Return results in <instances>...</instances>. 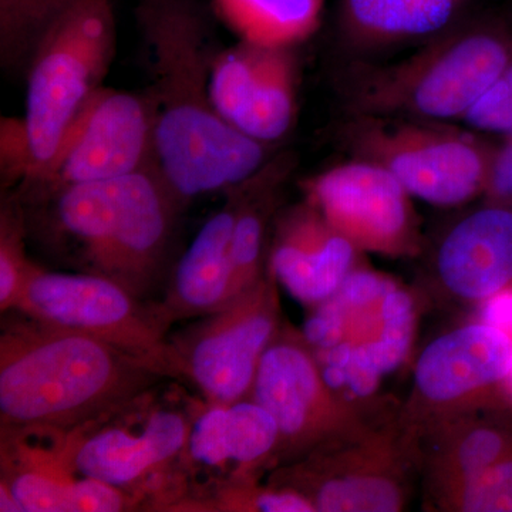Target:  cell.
I'll use <instances>...</instances> for the list:
<instances>
[{"instance_id":"1","label":"cell","mask_w":512,"mask_h":512,"mask_svg":"<svg viewBox=\"0 0 512 512\" xmlns=\"http://www.w3.org/2000/svg\"><path fill=\"white\" fill-rule=\"evenodd\" d=\"M136 16L154 53L156 164L178 200L228 191L258 174L274 147L239 133L215 110L197 0H138Z\"/></svg>"},{"instance_id":"2","label":"cell","mask_w":512,"mask_h":512,"mask_svg":"<svg viewBox=\"0 0 512 512\" xmlns=\"http://www.w3.org/2000/svg\"><path fill=\"white\" fill-rule=\"evenodd\" d=\"M0 333L2 431L72 433L153 392L165 377L110 343L9 311Z\"/></svg>"},{"instance_id":"3","label":"cell","mask_w":512,"mask_h":512,"mask_svg":"<svg viewBox=\"0 0 512 512\" xmlns=\"http://www.w3.org/2000/svg\"><path fill=\"white\" fill-rule=\"evenodd\" d=\"M511 62L512 23L468 15L402 62L356 64L343 97L350 117L463 121Z\"/></svg>"},{"instance_id":"4","label":"cell","mask_w":512,"mask_h":512,"mask_svg":"<svg viewBox=\"0 0 512 512\" xmlns=\"http://www.w3.org/2000/svg\"><path fill=\"white\" fill-rule=\"evenodd\" d=\"M313 309L303 339L330 389L348 404L372 396L409 355L416 302L389 276L355 268Z\"/></svg>"},{"instance_id":"5","label":"cell","mask_w":512,"mask_h":512,"mask_svg":"<svg viewBox=\"0 0 512 512\" xmlns=\"http://www.w3.org/2000/svg\"><path fill=\"white\" fill-rule=\"evenodd\" d=\"M117 49L111 0H73L43 37L28 69L25 121L32 173L55 158L83 107L103 87Z\"/></svg>"},{"instance_id":"6","label":"cell","mask_w":512,"mask_h":512,"mask_svg":"<svg viewBox=\"0 0 512 512\" xmlns=\"http://www.w3.org/2000/svg\"><path fill=\"white\" fill-rule=\"evenodd\" d=\"M343 141L352 157L386 168L413 198L437 207L484 194L497 147L470 128L383 117L352 116Z\"/></svg>"},{"instance_id":"7","label":"cell","mask_w":512,"mask_h":512,"mask_svg":"<svg viewBox=\"0 0 512 512\" xmlns=\"http://www.w3.org/2000/svg\"><path fill=\"white\" fill-rule=\"evenodd\" d=\"M13 311L110 343L174 382H187L183 357L167 339L161 306H146L124 286L89 272L30 269Z\"/></svg>"},{"instance_id":"8","label":"cell","mask_w":512,"mask_h":512,"mask_svg":"<svg viewBox=\"0 0 512 512\" xmlns=\"http://www.w3.org/2000/svg\"><path fill=\"white\" fill-rule=\"evenodd\" d=\"M154 93L101 87L63 138L55 158L26 187L47 197L67 185L111 181L156 164Z\"/></svg>"},{"instance_id":"9","label":"cell","mask_w":512,"mask_h":512,"mask_svg":"<svg viewBox=\"0 0 512 512\" xmlns=\"http://www.w3.org/2000/svg\"><path fill=\"white\" fill-rule=\"evenodd\" d=\"M275 276L266 269L261 281L174 342L183 357L187 382L210 404L248 399L265 350L279 332Z\"/></svg>"},{"instance_id":"10","label":"cell","mask_w":512,"mask_h":512,"mask_svg":"<svg viewBox=\"0 0 512 512\" xmlns=\"http://www.w3.org/2000/svg\"><path fill=\"white\" fill-rule=\"evenodd\" d=\"M248 399L274 416L279 443L274 460H292L342 439L352 409L330 389L303 336L279 335L265 350Z\"/></svg>"},{"instance_id":"11","label":"cell","mask_w":512,"mask_h":512,"mask_svg":"<svg viewBox=\"0 0 512 512\" xmlns=\"http://www.w3.org/2000/svg\"><path fill=\"white\" fill-rule=\"evenodd\" d=\"M306 201L359 251L416 254L420 232L412 195L386 168L353 157L303 184Z\"/></svg>"},{"instance_id":"12","label":"cell","mask_w":512,"mask_h":512,"mask_svg":"<svg viewBox=\"0 0 512 512\" xmlns=\"http://www.w3.org/2000/svg\"><path fill=\"white\" fill-rule=\"evenodd\" d=\"M141 399L69 434L67 460L77 474L131 494L160 483L164 473L181 460L191 421L170 407L150 410L147 406L143 427L138 429Z\"/></svg>"},{"instance_id":"13","label":"cell","mask_w":512,"mask_h":512,"mask_svg":"<svg viewBox=\"0 0 512 512\" xmlns=\"http://www.w3.org/2000/svg\"><path fill=\"white\" fill-rule=\"evenodd\" d=\"M298 72L293 47H264L239 40L212 57V103L229 126L274 147L295 124Z\"/></svg>"},{"instance_id":"14","label":"cell","mask_w":512,"mask_h":512,"mask_svg":"<svg viewBox=\"0 0 512 512\" xmlns=\"http://www.w3.org/2000/svg\"><path fill=\"white\" fill-rule=\"evenodd\" d=\"M181 204L157 164L116 178V222L107 278L143 298L163 265Z\"/></svg>"},{"instance_id":"15","label":"cell","mask_w":512,"mask_h":512,"mask_svg":"<svg viewBox=\"0 0 512 512\" xmlns=\"http://www.w3.org/2000/svg\"><path fill=\"white\" fill-rule=\"evenodd\" d=\"M359 252L306 201L279 222L268 268L296 301L315 308L338 291Z\"/></svg>"},{"instance_id":"16","label":"cell","mask_w":512,"mask_h":512,"mask_svg":"<svg viewBox=\"0 0 512 512\" xmlns=\"http://www.w3.org/2000/svg\"><path fill=\"white\" fill-rule=\"evenodd\" d=\"M511 367V336L476 323L431 342L419 357L414 383L424 402L451 406L503 382Z\"/></svg>"},{"instance_id":"17","label":"cell","mask_w":512,"mask_h":512,"mask_svg":"<svg viewBox=\"0 0 512 512\" xmlns=\"http://www.w3.org/2000/svg\"><path fill=\"white\" fill-rule=\"evenodd\" d=\"M278 443V423L254 400L208 404L192 421L181 457L187 458L188 467L220 476L229 473L228 483H239L248 481L252 471L274 460Z\"/></svg>"},{"instance_id":"18","label":"cell","mask_w":512,"mask_h":512,"mask_svg":"<svg viewBox=\"0 0 512 512\" xmlns=\"http://www.w3.org/2000/svg\"><path fill=\"white\" fill-rule=\"evenodd\" d=\"M437 272L468 301L491 298L512 281V210L491 204L457 222L441 241Z\"/></svg>"},{"instance_id":"19","label":"cell","mask_w":512,"mask_h":512,"mask_svg":"<svg viewBox=\"0 0 512 512\" xmlns=\"http://www.w3.org/2000/svg\"><path fill=\"white\" fill-rule=\"evenodd\" d=\"M476 0H339L336 26L355 53L429 42L471 15Z\"/></svg>"},{"instance_id":"20","label":"cell","mask_w":512,"mask_h":512,"mask_svg":"<svg viewBox=\"0 0 512 512\" xmlns=\"http://www.w3.org/2000/svg\"><path fill=\"white\" fill-rule=\"evenodd\" d=\"M225 192L224 205L202 225L175 268L170 291L160 305L170 323L211 315L228 303L232 235L244 183Z\"/></svg>"},{"instance_id":"21","label":"cell","mask_w":512,"mask_h":512,"mask_svg":"<svg viewBox=\"0 0 512 512\" xmlns=\"http://www.w3.org/2000/svg\"><path fill=\"white\" fill-rule=\"evenodd\" d=\"M47 197L55 201L57 235L73 245L77 264L83 272L107 278L116 222V180L67 185Z\"/></svg>"},{"instance_id":"22","label":"cell","mask_w":512,"mask_h":512,"mask_svg":"<svg viewBox=\"0 0 512 512\" xmlns=\"http://www.w3.org/2000/svg\"><path fill=\"white\" fill-rule=\"evenodd\" d=\"M292 164L288 156L274 157L258 174L244 183L232 235L228 302L248 291L266 274L268 264L265 268V262L268 259H265V242L269 215L274 210L279 188L291 173Z\"/></svg>"},{"instance_id":"23","label":"cell","mask_w":512,"mask_h":512,"mask_svg":"<svg viewBox=\"0 0 512 512\" xmlns=\"http://www.w3.org/2000/svg\"><path fill=\"white\" fill-rule=\"evenodd\" d=\"M212 6L242 42L295 47L319 29L325 0H212Z\"/></svg>"},{"instance_id":"24","label":"cell","mask_w":512,"mask_h":512,"mask_svg":"<svg viewBox=\"0 0 512 512\" xmlns=\"http://www.w3.org/2000/svg\"><path fill=\"white\" fill-rule=\"evenodd\" d=\"M379 456L362 457L340 473L308 478L293 490L308 497L320 512H394L402 510L404 493L399 481L387 473ZM291 488V487H289Z\"/></svg>"},{"instance_id":"25","label":"cell","mask_w":512,"mask_h":512,"mask_svg":"<svg viewBox=\"0 0 512 512\" xmlns=\"http://www.w3.org/2000/svg\"><path fill=\"white\" fill-rule=\"evenodd\" d=\"M73 0H0V63L26 70L43 37Z\"/></svg>"},{"instance_id":"26","label":"cell","mask_w":512,"mask_h":512,"mask_svg":"<svg viewBox=\"0 0 512 512\" xmlns=\"http://www.w3.org/2000/svg\"><path fill=\"white\" fill-rule=\"evenodd\" d=\"M26 224L18 205L2 208L0 220V311H13L18 305L33 262L26 255Z\"/></svg>"},{"instance_id":"27","label":"cell","mask_w":512,"mask_h":512,"mask_svg":"<svg viewBox=\"0 0 512 512\" xmlns=\"http://www.w3.org/2000/svg\"><path fill=\"white\" fill-rule=\"evenodd\" d=\"M207 510L258 512H313L308 497L289 487L255 488L249 481L221 485Z\"/></svg>"},{"instance_id":"28","label":"cell","mask_w":512,"mask_h":512,"mask_svg":"<svg viewBox=\"0 0 512 512\" xmlns=\"http://www.w3.org/2000/svg\"><path fill=\"white\" fill-rule=\"evenodd\" d=\"M451 498L458 511L512 512V460H500L451 488Z\"/></svg>"},{"instance_id":"29","label":"cell","mask_w":512,"mask_h":512,"mask_svg":"<svg viewBox=\"0 0 512 512\" xmlns=\"http://www.w3.org/2000/svg\"><path fill=\"white\" fill-rule=\"evenodd\" d=\"M503 451L504 440L497 431L476 429L467 433L451 448V454L444 461L448 488L451 490L494 466L501 460Z\"/></svg>"},{"instance_id":"30","label":"cell","mask_w":512,"mask_h":512,"mask_svg":"<svg viewBox=\"0 0 512 512\" xmlns=\"http://www.w3.org/2000/svg\"><path fill=\"white\" fill-rule=\"evenodd\" d=\"M463 123L476 133L512 136V62L468 111Z\"/></svg>"},{"instance_id":"31","label":"cell","mask_w":512,"mask_h":512,"mask_svg":"<svg viewBox=\"0 0 512 512\" xmlns=\"http://www.w3.org/2000/svg\"><path fill=\"white\" fill-rule=\"evenodd\" d=\"M2 174L8 183L28 180L33 168L28 134L23 119L2 120Z\"/></svg>"},{"instance_id":"32","label":"cell","mask_w":512,"mask_h":512,"mask_svg":"<svg viewBox=\"0 0 512 512\" xmlns=\"http://www.w3.org/2000/svg\"><path fill=\"white\" fill-rule=\"evenodd\" d=\"M484 194L490 197L491 204L503 205L512 210V136L504 138L503 143L495 147Z\"/></svg>"},{"instance_id":"33","label":"cell","mask_w":512,"mask_h":512,"mask_svg":"<svg viewBox=\"0 0 512 512\" xmlns=\"http://www.w3.org/2000/svg\"><path fill=\"white\" fill-rule=\"evenodd\" d=\"M483 318L484 323L503 330L512 338V291H500L488 298Z\"/></svg>"},{"instance_id":"34","label":"cell","mask_w":512,"mask_h":512,"mask_svg":"<svg viewBox=\"0 0 512 512\" xmlns=\"http://www.w3.org/2000/svg\"><path fill=\"white\" fill-rule=\"evenodd\" d=\"M0 511L23 512L12 490H10L8 484L3 483V481H0Z\"/></svg>"},{"instance_id":"35","label":"cell","mask_w":512,"mask_h":512,"mask_svg":"<svg viewBox=\"0 0 512 512\" xmlns=\"http://www.w3.org/2000/svg\"><path fill=\"white\" fill-rule=\"evenodd\" d=\"M505 382H507L508 389H510V392L512 393V367L510 373H508L507 379H505Z\"/></svg>"}]
</instances>
